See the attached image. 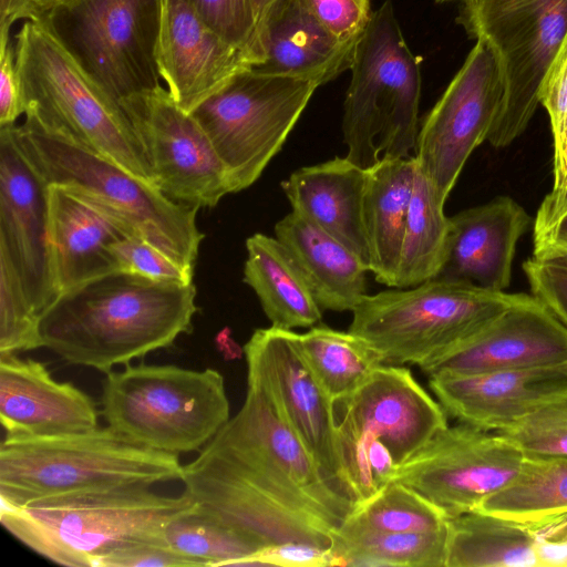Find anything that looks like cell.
I'll return each mask as SVG.
<instances>
[{"label": "cell", "mask_w": 567, "mask_h": 567, "mask_svg": "<svg viewBox=\"0 0 567 567\" xmlns=\"http://www.w3.org/2000/svg\"><path fill=\"white\" fill-rule=\"evenodd\" d=\"M193 282L113 271L61 292L39 319L41 347L104 373L164 349L192 329Z\"/></svg>", "instance_id": "obj_1"}, {"label": "cell", "mask_w": 567, "mask_h": 567, "mask_svg": "<svg viewBox=\"0 0 567 567\" xmlns=\"http://www.w3.org/2000/svg\"><path fill=\"white\" fill-rule=\"evenodd\" d=\"M195 502L185 493L162 495L150 485L75 492L1 507L0 522L14 538L66 567H101L130 545L164 538L166 523Z\"/></svg>", "instance_id": "obj_2"}, {"label": "cell", "mask_w": 567, "mask_h": 567, "mask_svg": "<svg viewBox=\"0 0 567 567\" xmlns=\"http://www.w3.org/2000/svg\"><path fill=\"white\" fill-rule=\"evenodd\" d=\"M13 130L21 151L48 186L80 196L194 271L204 238L196 225L198 208L171 199L152 182L31 118Z\"/></svg>", "instance_id": "obj_3"}, {"label": "cell", "mask_w": 567, "mask_h": 567, "mask_svg": "<svg viewBox=\"0 0 567 567\" xmlns=\"http://www.w3.org/2000/svg\"><path fill=\"white\" fill-rule=\"evenodd\" d=\"M183 466L177 454L137 444L110 426L51 436L6 435L0 447L1 507L182 481Z\"/></svg>", "instance_id": "obj_4"}, {"label": "cell", "mask_w": 567, "mask_h": 567, "mask_svg": "<svg viewBox=\"0 0 567 567\" xmlns=\"http://www.w3.org/2000/svg\"><path fill=\"white\" fill-rule=\"evenodd\" d=\"M14 49L25 117L153 183L121 104L85 72L42 20L22 22Z\"/></svg>", "instance_id": "obj_5"}, {"label": "cell", "mask_w": 567, "mask_h": 567, "mask_svg": "<svg viewBox=\"0 0 567 567\" xmlns=\"http://www.w3.org/2000/svg\"><path fill=\"white\" fill-rule=\"evenodd\" d=\"M350 71L341 124L346 157L364 169L381 158L412 157L421 124V68L391 0L372 12Z\"/></svg>", "instance_id": "obj_6"}, {"label": "cell", "mask_w": 567, "mask_h": 567, "mask_svg": "<svg viewBox=\"0 0 567 567\" xmlns=\"http://www.w3.org/2000/svg\"><path fill=\"white\" fill-rule=\"evenodd\" d=\"M525 295L436 277L365 295L352 311L349 331L374 348L384 364L422 367L480 332Z\"/></svg>", "instance_id": "obj_7"}, {"label": "cell", "mask_w": 567, "mask_h": 567, "mask_svg": "<svg viewBox=\"0 0 567 567\" xmlns=\"http://www.w3.org/2000/svg\"><path fill=\"white\" fill-rule=\"evenodd\" d=\"M101 406L115 432L177 455L202 450L230 419L224 377L210 368L127 363L106 373Z\"/></svg>", "instance_id": "obj_8"}, {"label": "cell", "mask_w": 567, "mask_h": 567, "mask_svg": "<svg viewBox=\"0 0 567 567\" xmlns=\"http://www.w3.org/2000/svg\"><path fill=\"white\" fill-rule=\"evenodd\" d=\"M457 22L498 58L504 96L487 141L506 147L526 130L542 83L567 39V0H466Z\"/></svg>", "instance_id": "obj_9"}, {"label": "cell", "mask_w": 567, "mask_h": 567, "mask_svg": "<svg viewBox=\"0 0 567 567\" xmlns=\"http://www.w3.org/2000/svg\"><path fill=\"white\" fill-rule=\"evenodd\" d=\"M318 87L312 81L250 69L190 112L221 161L231 193L259 178Z\"/></svg>", "instance_id": "obj_10"}, {"label": "cell", "mask_w": 567, "mask_h": 567, "mask_svg": "<svg viewBox=\"0 0 567 567\" xmlns=\"http://www.w3.org/2000/svg\"><path fill=\"white\" fill-rule=\"evenodd\" d=\"M162 0H62L42 20L116 102L162 85L155 62Z\"/></svg>", "instance_id": "obj_11"}, {"label": "cell", "mask_w": 567, "mask_h": 567, "mask_svg": "<svg viewBox=\"0 0 567 567\" xmlns=\"http://www.w3.org/2000/svg\"><path fill=\"white\" fill-rule=\"evenodd\" d=\"M205 446L257 473L282 497L309 504L337 527L355 508L326 480L270 393L252 377L247 375L240 410Z\"/></svg>", "instance_id": "obj_12"}, {"label": "cell", "mask_w": 567, "mask_h": 567, "mask_svg": "<svg viewBox=\"0 0 567 567\" xmlns=\"http://www.w3.org/2000/svg\"><path fill=\"white\" fill-rule=\"evenodd\" d=\"M504 79L497 55L476 39L462 68L425 115L414 158L445 203L473 151L487 137L501 111Z\"/></svg>", "instance_id": "obj_13"}, {"label": "cell", "mask_w": 567, "mask_h": 567, "mask_svg": "<svg viewBox=\"0 0 567 567\" xmlns=\"http://www.w3.org/2000/svg\"><path fill=\"white\" fill-rule=\"evenodd\" d=\"M150 167L153 183L171 199L215 207L231 193L227 172L194 116L163 85L120 102Z\"/></svg>", "instance_id": "obj_14"}, {"label": "cell", "mask_w": 567, "mask_h": 567, "mask_svg": "<svg viewBox=\"0 0 567 567\" xmlns=\"http://www.w3.org/2000/svg\"><path fill=\"white\" fill-rule=\"evenodd\" d=\"M523 458L498 433L458 423L439 431L396 466L391 482L415 491L450 519L477 511L514 477Z\"/></svg>", "instance_id": "obj_15"}, {"label": "cell", "mask_w": 567, "mask_h": 567, "mask_svg": "<svg viewBox=\"0 0 567 567\" xmlns=\"http://www.w3.org/2000/svg\"><path fill=\"white\" fill-rule=\"evenodd\" d=\"M332 411L338 460L344 451L380 441L399 466L449 425L441 404L411 371L393 364L380 365L357 390L333 400Z\"/></svg>", "instance_id": "obj_16"}, {"label": "cell", "mask_w": 567, "mask_h": 567, "mask_svg": "<svg viewBox=\"0 0 567 567\" xmlns=\"http://www.w3.org/2000/svg\"><path fill=\"white\" fill-rule=\"evenodd\" d=\"M182 482L194 502L261 548L290 542L333 546L338 527L279 499L206 447L183 466Z\"/></svg>", "instance_id": "obj_17"}, {"label": "cell", "mask_w": 567, "mask_h": 567, "mask_svg": "<svg viewBox=\"0 0 567 567\" xmlns=\"http://www.w3.org/2000/svg\"><path fill=\"white\" fill-rule=\"evenodd\" d=\"M244 352L247 375L261 382L326 480L344 495L332 400L306 362L297 333L275 327L256 329Z\"/></svg>", "instance_id": "obj_18"}, {"label": "cell", "mask_w": 567, "mask_h": 567, "mask_svg": "<svg viewBox=\"0 0 567 567\" xmlns=\"http://www.w3.org/2000/svg\"><path fill=\"white\" fill-rule=\"evenodd\" d=\"M13 125L0 127V256L13 267L40 318L59 296L49 245L48 185L21 151Z\"/></svg>", "instance_id": "obj_19"}, {"label": "cell", "mask_w": 567, "mask_h": 567, "mask_svg": "<svg viewBox=\"0 0 567 567\" xmlns=\"http://www.w3.org/2000/svg\"><path fill=\"white\" fill-rule=\"evenodd\" d=\"M155 62L175 103L190 113L258 59L218 34L190 0H162Z\"/></svg>", "instance_id": "obj_20"}, {"label": "cell", "mask_w": 567, "mask_h": 567, "mask_svg": "<svg viewBox=\"0 0 567 567\" xmlns=\"http://www.w3.org/2000/svg\"><path fill=\"white\" fill-rule=\"evenodd\" d=\"M567 361V327L532 293L480 332L420 367L430 375L468 374Z\"/></svg>", "instance_id": "obj_21"}, {"label": "cell", "mask_w": 567, "mask_h": 567, "mask_svg": "<svg viewBox=\"0 0 567 567\" xmlns=\"http://www.w3.org/2000/svg\"><path fill=\"white\" fill-rule=\"evenodd\" d=\"M430 389L458 423L497 432L567 392V361L480 373L430 375Z\"/></svg>", "instance_id": "obj_22"}, {"label": "cell", "mask_w": 567, "mask_h": 567, "mask_svg": "<svg viewBox=\"0 0 567 567\" xmlns=\"http://www.w3.org/2000/svg\"><path fill=\"white\" fill-rule=\"evenodd\" d=\"M94 400L45 365L16 353L0 355V419L6 435L51 436L99 427Z\"/></svg>", "instance_id": "obj_23"}, {"label": "cell", "mask_w": 567, "mask_h": 567, "mask_svg": "<svg viewBox=\"0 0 567 567\" xmlns=\"http://www.w3.org/2000/svg\"><path fill=\"white\" fill-rule=\"evenodd\" d=\"M358 40L330 32L306 0H277L257 25L254 71L323 85L350 70Z\"/></svg>", "instance_id": "obj_24"}, {"label": "cell", "mask_w": 567, "mask_h": 567, "mask_svg": "<svg viewBox=\"0 0 567 567\" xmlns=\"http://www.w3.org/2000/svg\"><path fill=\"white\" fill-rule=\"evenodd\" d=\"M529 224L527 212L508 196L455 214L450 217L447 255L439 277L505 291L517 243Z\"/></svg>", "instance_id": "obj_25"}, {"label": "cell", "mask_w": 567, "mask_h": 567, "mask_svg": "<svg viewBox=\"0 0 567 567\" xmlns=\"http://www.w3.org/2000/svg\"><path fill=\"white\" fill-rule=\"evenodd\" d=\"M49 245L59 295L118 271L112 246L134 236L124 225L80 196L48 186Z\"/></svg>", "instance_id": "obj_26"}, {"label": "cell", "mask_w": 567, "mask_h": 567, "mask_svg": "<svg viewBox=\"0 0 567 567\" xmlns=\"http://www.w3.org/2000/svg\"><path fill=\"white\" fill-rule=\"evenodd\" d=\"M368 169L347 157L301 167L281 182L292 212L352 250L370 271L363 221Z\"/></svg>", "instance_id": "obj_27"}, {"label": "cell", "mask_w": 567, "mask_h": 567, "mask_svg": "<svg viewBox=\"0 0 567 567\" xmlns=\"http://www.w3.org/2000/svg\"><path fill=\"white\" fill-rule=\"evenodd\" d=\"M322 310L353 311L367 293L368 267L347 246L291 210L275 226Z\"/></svg>", "instance_id": "obj_28"}, {"label": "cell", "mask_w": 567, "mask_h": 567, "mask_svg": "<svg viewBox=\"0 0 567 567\" xmlns=\"http://www.w3.org/2000/svg\"><path fill=\"white\" fill-rule=\"evenodd\" d=\"M415 172L414 156L381 158L368 169L363 221L370 272L378 282L391 288H395Z\"/></svg>", "instance_id": "obj_29"}, {"label": "cell", "mask_w": 567, "mask_h": 567, "mask_svg": "<svg viewBox=\"0 0 567 567\" xmlns=\"http://www.w3.org/2000/svg\"><path fill=\"white\" fill-rule=\"evenodd\" d=\"M244 282L258 297L271 327L291 330L321 322L322 309L286 247L276 238L254 234L246 240Z\"/></svg>", "instance_id": "obj_30"}, {"label": "cell", "mask_w": 567, "mask_h": 567, "mask_svg": "<svg viewBox=\"0 0 567 567\" xmlns=\"http://www.w3.org/2000/svg\"><path fill=\"white\" fill-rule=\"evenodd\" d=\"M445 567H538L535 532L482 511L450 518Z\"/></svg>", "instance_id": "obj_31"}, {"label": "cell", "mask_w": 567, "mask_h": 567, "mask_svg": "<svg viewBox=\"0 0 567 567\" xmlns=\"http://www.w3.org/2000/svg\"><path fill=\"white\" fill-rule=\"evenodd\" d=\"M477 511L522 524L567 514V457L524 454L519 470Z\"/></svg>", "instance_id": "obj_32"}, {"label": "cell", "mask_w": 567, "mask_h": 567, "mask_svg": "<svg viewBox=\"0 0 567 567\" xmlns=\"http://www.w3.org/2000/svg\"><path fill=\"white\" fill-rule=\"evenodd\" d=\"M445 203L416 166L395 288H410L439 277L444 266L450 217Z\"/></svg>", "instance_id": "obj_33"}, {"label": "cell", "mask_w": 567, "mask_h": 567, "mask_svg": "<svg viewBox=\"0 0 567 567\" xmlns=\"http://www.w3.org/2000/svg\"><path fill=\"white\" fill-rule=\"evenodd\" d=\"M297 340L306 362L332 401L357 390L384 364L374 348L349 330L313 326L297 333Z\"/></svg>", "instance_id": "obj_34"}, {"label": "cell", "mask_w": 567, "mask_h": 567, "mask_svg": "<svg viewBox=\"0 0 567 567\" xmlns=\"http://www.w3.org/2000/svg\"><path fill=\"white\" fill-rule=\"evenodd\" d=\"M449 522L433 532L374 533L339 527L332 551L341 566L445 567Z\"/></svg>", "instance_id": "obj_35"}, {"label": "cell", "mask_w": 567, "mask_h": 567, "mask_svg": "<svg viewBox=\"0 0 567 567\" xmlns=\"http://www.w3.org/2000/svg\"><path fill=\"white\" fill-rule=\"evenodd\" d=\"M167 544L203 566H239L261 547L207 508L195 505L164 527Z\"/></svg>", "instance_id": "obj_36"}, {"label": "cell", "mask_w": 567, "mask_h": 567, "mask_svg": "<svg viewBox=\"0 0 567 567\" xmlns=\"http://www.w3.org/2000/svg\"><path fill=\"white\" fill-rule=\"evenodd\" d=\"M436 506L410 487L391 482L355 506L342 528L374 533L433 532L447 525Z\"/></svg>", "instance_id": "obj_37"}, {"label": "cell", "mask_w": 567, "mask_h": 567, "mask_svg": "<svg viewBox=\"0 0 567 567\" xmlns=\"http://www.w3.org/2000/svg\"><path fill=\"white\" fill-rule=\"evenodd\" d=\"M496 433L524 454L567 457V392Z\"/></svg>", "instance_id": "obj_38"}, {"label": "cell", "mask_w": 567, "mask_h": 567, "mask_svg": "<svg viewBox=\"0 0 567 567\" xmlns=\"http://www.w3.org/2000/svg\"><path fill=\"white\" fill-rule=\"evenodd\" d=\"M39 319L13 267L0 256V355L41 348Z\"/></svg>", "instance_id": "obj_39"}, {"label": "cell", "mask_w": 567, "mask_h": 567, "mask_svg": "<svg viewBox=\"0 0 567 567\" xmlns=\"http://www.w3.org/2000/svg\"><path fill=\"white\" fill-rule=\"evenodd\" d=\"M118 271L136 274L155 280L193 282V274L158 248L138 236H128L112 246Z\"/></svg>", "instance_id": "obj_40"}, {"label": "cell", "mask_w": 567, "mask_h": 567, "mask_svg": "<svg viewBox=\"0 0 567 567\" xmlns=\"http://www.w3.org/2000/svg\"><path fill=\"white\" fill-rule=\"evenodd\" d=\"M190 2L204 20L224 39L238 47L250 49L257 55L254 0H190Z\"/></svg>", "instance_id": "obj_41"}, {"label": "cell", "mask_w": 567, "mask_h": 567, "mask_svg": "<svg viewBox=\"0 0 567 567\" xmlns=\"http://www.w3.org/2000/svg\"><path fill=\"white\" fill-rule=\"evenodd\" d=\"M523 270L532 295L567 327V256L532 257Z\"/></svg>", "instance_id": "obj_42"}, {"label": "cell", "mask_w": 567, "mask_h": 567, "mask_svg": "<svg viewBox=\"0 0 567 567\" xmlns=\"http://www.w3.org/2000/svg\"><path fill=\"white\" fill-rule=\"evenodd\" d=\"M538 99L550 120L556 156L567 141V39L542 83Z\"/></svg>", "instance_id": "obj_43"}, {"label": "cell", "mask_w": 567, "mask_h": 567, "mask_svg": "<svg viewBox=\"0 0 567 567\" xmlns=\"http://www.w3.org/2000/svg\"><path fill=\"white\" fill-rule=\"evenodd\" d=\"M322 24L342 41L360 39L370 22L371 0H306Z\"/></svg>", "instance_id": "obj_44"}, {"label": "cell", "mask_w": 567, "mask_h": 567, "mask_svg": "<svg viewBox=\"0 0 567 567\" xmlns=\"http://www.w3.org/2000/svg\"><path fill=\"white\" fill-rule=\"evenodd\" d=\"M239 566L326 567L341 566L331 548L307 543H282L264 547Z\"/></svg>", "instance_id": "obj_45"}, {"label": "cell", "mask_w": 567, "mask_h": 567, "mask_svg": "<svg viewBox=\"0 0 567 567\" xmlns=\"http://www.w3.org/2000/svg\"><path fill=\"white\" fill-rule=\"evenodd\" d=\"M101 567H200V565L173 549L164 537L121 548L104 558Z\"/></svg>", "instance_id": "obj_46"}, {"label": "cell", "mask_w": 567, "mask_h": 567, "mask_svg": "<svg viewBox=\"0 0 567 567\" xmlns=\"http://www.w3.org/2000/svg\"><path fill=\"white\" fill-rule=\"evenodd\" d=\"M25 102L14 42L0 47V127L16 124L24 114Z\"/></svg>", "instance_id": "obj_47"}, {"label": "cell", "mask_w": 567, "mask_h": 567, "mask_svg": "<svg viewBox=\"0 0 567 567\" xmlns=\"http://www.w3.org/2000/svg\"><path fill=\"white\" fill-rule=\"evenodd\" d=\"M538 567H567V514L530 524Z\"/></svg>", "instance_id": "obj_48"}, {"label": "cell", "mask_w": 567, "mask_h": 567, "mask_svg": "<svg viewBox=\"0 0 567 567\" xmlns=\"http://www.w3.org/2000/svg\"><path fill=\"white\" fill-rule=\"evenodd\" d=\"M62 0H0V27L10 29L19 20L37 19Z\"/></svg>", "instance_id": "obj_49"}, {"label": "cell", "mask_w": 567, "mask_h": 567, "mask_svg": "<svg viewBox=\"0 0 567 567\" xmlns=\"http://www.w3.org/2000/svg\"><path fill=\"white\" fill-rule=\"evenodd\" d=\"M567 215V185L551 188L544 197L534 220V235L542 234L555 226Z\"/></svg>", "instance_id": "obj_50"}, {"label": "cell", "mask_w": 567, "mask_h": 567, "mask_svg": "<svg viewBox=\"0 0 567 567\" xmlns=\"http://www.w3.org/2000/svg\"><path fill=\"white\" fill-rule=\"evenodd\" d=\"M567 256V215L550 229L534 235L535 258Z\"/></svg>", "instance_id": "obj_51"}, {"label": "cell", "mask_w": 567, "mask_h": 567, "mask_svg": "<svg viewBox=\"0 0 567 567\" xmlns=\"http://www.w3.org/2000/svg\"><path fill=\"white\" fill-rule=\"evenodd\" d=\"M567 185V141L559 154L554 156V184L553 188H561Z\"/></svg>", "instance_id": "obj_52"}, {"label": "cell", "mask_w": 567, "mask_h": 567, "mask_svg": "<svg viewBox=\"0 0 567 567\" xmlns=\"http://www.w3.org/2000/svg\"><path fill=\"white\" fill-rule=\"evenodd\" d=\"M277 0H254L257 25ZM257 29V27H256Z\"/></svg>", "instance_id": "obj_53"}, {"label": "cell", "mask_w": 567, "mask_h": 567, "mask_svg": "<svg viewBox=\"0 0 567 567\" xmlns=\"http://www.w3.org/2000/svg\"><path fill=\"white\" fill-rule=\"evenodd\" d=\"M446 1H452V0H436V2H446ZM463 2L466 1V0H462Z\"/></svg>", "instance_id": "obj_54"}]
</instances>
